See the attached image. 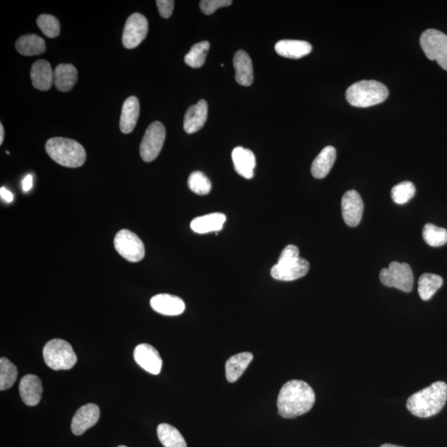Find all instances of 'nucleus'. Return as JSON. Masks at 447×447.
<instances>
[{"instance_id":"f257e3e1","label":"nucleus","mask_w":447,"mask_h":447,"mask_svg":"<svg viewBox=\"0 0 447 447\" xmlns=\"http://www.w3.org/2000/svg\"><path fill=\"white\" fill-rule=\"evenodd\" d=\"M316 401L314 389L306 382L291 381L285 383L279 394V414L284 418H294L309 412Z\"/></svg>"},{"instance_id":"f03ea898","label":"nucleus","mask_w":447,"mask_h":447,"mask_svg":"<svg viewBox=\"0 0 447 447\" xmlns=\"http://www.w3.org/2000/svg\"><path fill=\"white\" fill-rule=\"evenodd\" d=\"M446 400L447 385L444 382L438 381L410 396L406 406L414 416L426 418L440 412Z\"/></svg>"},{"instance_id":"7ed1b4c3","label":"nucleus","mask_w":447,"mask_h":447,"mask_svg":"<svg viewBox=\"0 0 447 447\" xmlns=\"http://www.w3.org/2000/svg\"><path fill=\"white\" fill-rule=\"evenodd\" d=\"M45 148L51 159L66 168H80L86 160L85 149L78 142L71 138H50L47 142Z\"/></svg>"},{"instance_id":"20e7f679","label":"nucleus","mask_w":447,"mask_h":447,"mask_svg":"<svg viewBox=\"0 0 447 447\" xmlns=\"http://www.w3.org/2000/svg\"><path fill=\"white\" fill-rule=\"evenodd\" d=\"M349 104L359 108L381 104L389 97V90L376 81H361L354 83L346 90Z\"/></svg>"},{"instance_id":"39448f33","label":"nucleus","mask_w":447,"mask_h":447,"mask_svg":"<svg viewBox=\"0 0 447 447\" xmlns=\"http://www.w3.org/2000/svg\"><path fill=\"white\" fill-rule=\"evenodd\" d=\"M42 355L46 365L53 370H71L77 361L73 347L62 339H53L47 342L43 348Z\"/></svg>"},{"instance_id":"423d86ee","label":"nucleus","mask_w":447,"mask_h":447,"mask_svg":"<svg viewBox=\"0 0 447 447\" xmlns=\"http://www.w3.org/2000/svg\"><path fill=\"white\" fill-rule=\"evenodd\" d=\"M420 44L427 58L437 61L447 71V35L436 29H427L421 36Z\"/></svg>"},{"instance_id":"0eeeda50","label":"nucleus","mask_w":447,"mask_h":447,"mask_svg":"<svg viewBox=\"0 0 447 447\" xmlns=\"http://www.w3.org/2000/svg\"><path fill=\"white\" fill-rule=\"evenodd\" d=\"M379 279L386 287L395 288L405 292H410L413 290L412 268L406 263H390L389 268H383Z\"/></svg>"},{"instance_id":"6e6552de","label":"nucleus","mask_w":447,"mask_h":447,"mask_svg":"<svg viewBox=\"0 0 447 447\" xmlns=\"http://www.w3.org/2000/svg\"><path fill=\"white\" fill-rule=\"evenodd\" d=\"M114 244L118 254L129 262L138 263L144 258V243L129 229L118 231L114 237Z\"/></svg>"},{"instance_id":"1a4fd4ad","label":"nucleus","mask_w":447,"mask_h":447,"mask_svg":"<svg viewBox=\"0 0 447 447\" xmlns=\"http://www.w3.org/2000/svg\"><path fill=\"white\" fill-rule=\"evenodd\" d=\"M166 129L161 122H153L146 130L140 144V155L146 163L155 160L164 147Z\"/></svg>"},{"instance_id":"9d476101","label":"nucleus","mask_w":447,"mask_h":447,"mask_svg":"<svg viewBox=\"0 0 447 447\" xmlns=\"http://www.w3.org/2000/svg\"><path fill=\"white\" fill-rule=\"evenodd\" d=\"M148 31L147 18L141 14H133L125 23L122 37L123 45L127 49H136L147 37Z\"/></svg>"},{"instance_id":"9b49d317","label":"nucleus","mask_w":447,"mask_h":447,"mask_svg":"<svg viewBox=\"0 0 447 447\" xmlns=\"http://www.w3.org/2000/svg\"><path fill=\"white\" fill-rule=\"evenodd\" d=\"M310 264L303 258L279 260L271 270L272 278L279 281H294L303 278L309 271Z\"/></svg>"},{"instance_id":"f8f14e48","label":"nucleus","mask_w":447,"mask_h":447,"mask_svg":"<svg viewBox=\"0 0 447 447\" xmlns=\"http://www.w3.org/2000/svg\"><path fill=\"white\" fill-rule=\"evenodd\" d=\"M342 216L347 225L355 227L361 222L363 212L361 196L355 190L344 194L342 201Z\"/></svg>"},{"instance_id":"ddd939ff","label":"nucleus","mask_w":447,"mask_h":447,"mask_svg":"<svg viewBox=\"0 0 447 447\" xmlns=\"http://www.w3.org/2000/svg\"><path fill=\"white\" fill-rule=\"evenodd\" d=\"M133 357L138 365L149 373L154 375L160 373L163 359L155 348L149 344H140L136 346Z\"/></svg>"},{"instance_id":"4468645a","label":"nucleus","mask_w":447,"mask_h":447,"mask_svg":"<svg viewBox=\"0 0 447 447\" xmlns=\"http://www.w3.org/2000/svg\"><path fill=\"white\" fill-rule=\"evenodd\" d=\"M100 409L94 403H88L77 410L71 421V431L73 434L80 436L90 427L97 424L100 418Z\"/></svg>"},{"instance_id":"2eb2a0df","label":"nucleus","mask_w":447,"mask_h":447,"mask_svg":"<svg viewBox=\"0 0 447 447\" xmlns=\"http://www.w3.org/2000/svg\"><path fill=\"white\" fill-rule=\"evenodd\" d=\"M153 309L164 316H178L183 314L185 303L178 296L170 294H158L150 300Z\"/></svg>"},{"instance_id":"dca6fc26","label":"nucleus","mask_w":447,"mask_h":447,"mask_svg":"<svg viewBox=\"0 0 447 447\" xmlns=\"http://www.w3.org/2000/svg\"><path fill=\"white\" fill-rule=\"evenodd\" d=\"M41 379L37 375L27 374L19 383V393L23 403L27 406L38 405L42 394Z\"/></svg>"},{"instance_id":"f3484780","label":"nucleus","mask_w":447,"mask_h":447,"mask_svg":"<svg viewBox=\"0 0 447 447\" xmlns=\"http://www.w3.org/2000/svg\"><path fill=\"white\" fill-rule=\"evenodd\" d=\"M208 105L205 100H201L188 110L184 117L185 131L192 134L199 131L207 120Z\"/></svg>"},{"instance_id":"a211bd4d","label":"nucleus","mask_w":447,"mask_h":447,"mask_svg":"<svg viewBox=\"0 0 447 447\" xmlns=\"http://www.w3.org/2000/svg\"><path fill=\"white\" fill-rule=\"evenodd\" d=\"M30 76L35 88L42 92L50 90L54 84V71L47 61L38 60L34 62L31 66Z\"/></svg>"},{"instance_id":"6ab92c4d","label":"nucleus","mask_w":447,"mask_h":447,"mask_svg":"<svg viewBox=\"0 0 447 447\" xmlns=\"http://www.w3.org/2000/svg\"><path fill=\"white\" fill-rule=\"evenodd\" d=\"M232 160L237 173L241 177L251 179L254 177L256 159L251 150L237 147L232 152Z\"/></svg>"},{"instance_id":"aec40b11","label":"nucleus","mask_w":447,"mask_h":447,"mask_svg":"<svg viewBox=\"0 0 447 447\" xmlns=\"http://www.w3.org/2000/svg\"><path fill=\"white\" fill-rule=\"evenodd\" d=\"M235 81L240 85L249 86L254 81V68L251 57L246 51L240 50L234 57Z\"/></svg>"},{"instance_id":"412c9836","label":"nucleus","mask_w":447,"mask_h":447,"mask_svg":"<svg viewBox=\"0 0 447 447\" xmlns=\"http://www.w3.org/2000/svg\"><path fill=\"white\" fill-rule=\"evenodd\" d=\"M140 105L138 99L130 97L122 107L120 127L122 133L128 134L133 132L140 116Z\"/></svg>"},{"instance_id":"4be33fe9","label":"nucleus","mask_w":447,"mask_h":447,"mask_svg":"<svg viewBox=\"0 0 447 447\" xmlns=\"http://www.w3.org/2000/svg\"><path fill=\"white\" fill-rule=\"evenodd\" d=\"M312 47L309 42L300 40H281L276 43V53L281 57L299 59L311 53Z\"/></svg>"},{"instance_id":"5701e85b","label":"nucleus","mask_w":447,"mask_h":447,"mask_svg":"<svg viewBox=\"0 0 447 447\" xmlns=\"http://www.w3.org/2000/svg\"><path fill=\"white\" fill-rule=\"evenodd\" d=\"M225 220L227 217L222 213L209 214L194 219L191 223V228L197 234L220 231L223 228Z\"/></svg>"},{"instance_id":"b1692460","label":"nucleus","mask_w":447,"mask_h":447,"mask_svg":"<svg viewBox=\"0 0 447 447\" xmlns=\"http://www.w3.org/2000/svg\"><path fill=\"white\" fill-rule=\"evenodd\" d=\"M78 73L71 64H60L54 70V85L58 90L68 92L77 81Z\"/></svg>"},{"instance_id":"393cba45","label":"nucleus","mask_w":447,"mask_h":447,"mask_svg":"<svg viewBox=\"0 0 447 447\" xmlns=\"http://www.w3.org/2000/svg\"><path fill=\"white\" fill-rule=\"evenodd\" d=\"M336 158V150L332 146H327L315 158L311 165V174L318 179L326 177L333 167Z\"/></svg>"},{"instance_id":"a878e982","label":"nucleus","mask_w":447,"mask_h":447,"mask_svg":"<svg viewBox=\"0 0 447 447\" xmlns=\"http://www.w3.org/2000/svg\"><path fill=\"white\" fill-rule=\"evenodd\" d=\"M253 355L249 352H243L232 356L225 363V374L229 383L238 381L241 375L252 361Z\"/></svg>"},{"instance_id":"bb28decb","label":"nucleus","mask_w":447,"mask_h":447,"mask_svg":"<svg viewBox=\"0 0 447 447\" xmlns=\"http://www.w3.org/2000/svg\"><path fill=\"white\" fill-rule=\"evenodd\" d=\"M16 49L23 56H35L45 53V41L35 34L22 36L15 44Z\"/></svg>"},{"instance_id":"cd10ccee","label":"nucleus","mask_w":447,"mask_h":447,"mask_svg":"<svg viewBox=\"0 0 447 447\" xmlns=\"http://www.w3.org/2000/svg\"><path fill=\"white\" fill-rule=\"evenodd\" d=\"M157 437L164 447H187L183 435L175 427L162 423L157 426Z\"/></svg>"},{"instance_id":"c85d7f7f","label":"nucleus","mask_w":447,"mask_h":447,"mask_svg":"<svg viewBox=\"0 0 447 447\" xmlns=\"http://www.w3.org/2000/svg\"><path fill=\"white\" fill-rule=\"evenodd\" d=\"M441 276L433 274H422L418 280V294L423 301H429L442 286Z\"/></svg>"},{"instance_id":"c756f323","label":"nucleus","mask_w":447,"mask_h":447,"mask_svg":"<svg viewBox=\"0 0 447 447\" xmlns=\"http://www.w3.org/2000/svg\"><path fill=\"white\" fill-rule=\"evenodd\" d=\"M209 47H211V45L207 41L196 43L185 56L186 64L192 67V68H200L204 65Z\"/></svg>"},{"instance_id":"7c9ffc66","label":"nucleus","mask_w":447,"mask_h":447,"mask_svg":"<svg viewBox=\"0 0 447 447\" xmlns=\"http://www.w3.org/2000/svg\"><path fill=\"white\" fill-rule=\"evenodd\" d=\"M17 368L9 359H0V390L10 389L17 379Z\"/></svg>"},{"instance_id":"2f4dec72","label":"nucleus","mask_w":447,"mask_h":447,"mask_svg":"<svg viewBox=\"0 0 447 447\" xmlns=\"http://www.w3.org/2000/svg\"><path fill=\"white\" fill-rule=\"evenodd\" d=\"M423 239L432 247H440L447 243V231L444 228L426 224L422 229Z\"/></svg>"},{"instance_id":"473e14b6","label":"nucleus","mask_w":447,"mask_h":447,"mask_svg":"<svg viewBox=\"0 0 447 447\" xmlns=\"http://www.w3.org/2000/svg\"><path fill=\"white\" fill-rule=\"evenodd\" d=\"M190 190L197 195H207L212 191V183L207 176L201 172H193L188 178Z\"/></svg>"},{"instance_id":"72a5a7b5","label":"nucleus","mask_w":447,"mask_h":447,"mask_svg":"<svg viewBox=\"0 0 447 447\" xmlns=\"http://www.w3.org/2000/svg\"><path fill=\"white\" fill-rule=\"evenodd\" d=\"M416 193V188L411 181H403L392 189L391 196L395 203L403 205L413 199Z\"/></svg>"},{"instance_id":"f704fd0d","label":"nucleus","mask_w":447,"mask_h":447,"mask_svg":"<svg viewBox=\"0 0 447 447\" xmlns=\"http://www.w3.org/2000/svg\"><path fill=\"white\" fill-rule=\"evenodd\" d=\"M37 25L47 38H57L60 34V22L53 15L42 14L39 16L37 19Z\"/></svg>"},{"instance_id":"c9c22d12","label":"nucleus","mask_w":447,"mask_h":447,"mask_svg":"<svg viewBox=\"0 0 447 447\" xmlns=\"http://www.w3.org/2000/svg\"><path fill=\"white\" fill-rule=\"evenodd\" d=\"M231 0H203L200 2L201 12L205 15H212L220 8L232 5Z\"/></svg>"},{"instance_id":"e433bc0d","label":"nucleus","mask_w":447,"mask_h":447,"mask_svg":"<svg viewBox=\"0 0 447 447\" xmlns=\"http://www.w3.org/2000/svg\"><path fill=\"white\" fill-rule=\"evenodd\" d=\"M158 11L162 17L169 18L173 14L175 2L173 0H157L156 1Z\"/></svg>"},{"instance_id":"4c0bfd02","label":"nucleus","mask_w":447,"mask_h":447,"mask_svg":"<svg viewBox=\"0 0 447 447\" xmlns=\"http://www.w3.org/2000/svg\"><path fill=\"white\" fill-rule=\"evenodd\" d=\"M299 257V249L295 245H288L285 248L279 257V260H285V259H291L298 258Z\"/></svg>"},{"instance_id":"58836bf2","label":"nucleus","mask_w":447,"mask_h":447,"mask_svg":"<svg viewBox=\"0 0 447 447\" xmlns=\"http://www.w3.org/2000/svg\"><path fill=\"white\" fill-rule=\"evenodd\" d=\"M0 196H1V199L6 201L7 203H11L12 201H14L13 193L10 192L9 190H7L5 188H1V189H0Z\"/></svg>"},{"instance_id":"ea45409f","label":"nucleus","mask_w":447,"mask_h":447,"mask_svg":"<svg viewBox=\"0 0 447 447\" xmlns=\"http://www.w3.org/2000/svg\"><path fill=\"white\" fill-rule=\"evenodd\" d=\"M33 176L27 175L23 181V191L25 192L30 191L31 188H33Z\"/></svg>"},{"instance_id":"a19ab883","label":"nucleus","mask_w":447,"mask_h":447,"mask_svg":"<svg viewBox=\"0 0 447 447\" xmlns=\"http://www.w3.org/2000/svg\"><path fill=\"white\" fill-rule=\"evenodd\" d=\"M3 138H5V129L3 125H0V144H3Z\"/></svg>"},{"instance_id":"79ce46f5","label":"nucleus","mask_w":447,"mask_h":447,"mask_svg":"<svg viewBox=\"0 0 447 447\" xmlns=\"http://www.w3.org/2000/svg\"><path fill=\"white\" fill-rule=\"evenodd\" d=\"M381 447H405V446L389 444V443H386V444H383Z\"/></svg>"},{"instance_id":"37998d69","label":"nucleus","mask_w":447,"mask_h":447,"mask_svg":"<svg viewBox=\"0 0 447 447\" xmlns=\"http://www.w3.org/2000/svg\"><path fill=\"white\" fill-rule=\"evenodd\" d=\"M118 447H127V446H118Z\"/></svg>"}]
</instances>
